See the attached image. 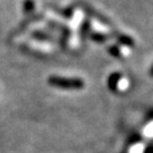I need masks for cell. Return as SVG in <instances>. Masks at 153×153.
I'll list each match as a JSON object with an SVG mask.
<instances>
[{
	"instance_id": "277c9868",
	"label": "cell",
	"mask_w": 153,
	"mask_h": 153,
	"mask_svg": "<svg viewBox=\"0 0 153 153\" xmlns=\"http://www.w3.org/2000/svg\"><path fill=\"white\" fill-rule=\"evenodd\" d=\"M120 74L119 73H112L108 78V86L111 91H116L117 90V84L120 79Z\"/></svg>"
},
{
	"instance_id": "52a82bcc",
	"label": "cell",
	"mask_w": 153,
	"mask_h": 153,
	"mask_svg": "<svg viewBox=\"0 0 153 153\" xmlns=\"http://www.w3.org/2000/svg\"><path fill=\"white\" fill-rule=\"evenodd\" d=\"M90 30H91V23H90V21L85 19L82 24V27H81V36H82L83 40L86 38V35L88 34Z\"/></svg>"
},
{
	"instance_id": "6da1fadb",
	"label": "cell",
	"mask_w": 153,
	"mask_h": 153,
	"mask_svg": "<svg viewBox=\"0 0 153 153\" xmlns=\"http://www.w3.org/2000/svg\"><path fill=\"white\" fill-rule=\"evenodd\" d=\"M50 86L62 90H81L84 88V81L81 78H67L60 76H50L48 78Z\"/></svg>"
},
{
	"instance_id": "3957f363",
	"label": "cell",
	"mask_w": 153,
	"mask_h": 153,
	"mask_svg": "<svg viewBox=\"0 0 153 153\" xmlns=\"http://www.w3.org/2000/svg\"><path fill=\"white\" fill-rule=\"evenodd\" d=\"M33 39L38 40V41H48V42H55V39L52 35H50L49 33L44 32V31H34L32 32Z\"/></svg>"
},
{
	"instance_id": "8992f818",
	"label": "cell",
	"mask_w": 153,
	"mask_h": 153,
	"mask_svg": "<svg viewBox=\"0 0 153 153\" xmlns=\"http://www.w3.org/2000/svg\"><path fill=\"white\" fill-rule=\"evenodd\" d=\"M49 26H52L53 28H56L57 31H60L64 35L66 36H69L71 35V31H69V28H67L66 26L64 25H61V24H57V23H53V22H49Z\"/></svg>"
},
{
	"instance_id": "7a4b0ae2",
	"label": "cell",
	"mask_w": 153,
	"mask_h": 153,
	"mask_svg": "<svg viewBox=\"0 0 153 153\" xmlns=\"http://www.w3.org/2000/svg\"><path fill=\"white\" fill-rule=\"evenodd\" d=\"M78 5H79V7L82 8L83 10L88 14V16H91V17H93V18H95V19H98L99 22L103 23V24H105V25H111V23L109 22V19H108V18H105L104 16H102L100 13H98L95 9H93L92 7H91L90 5H88L86 2H84V1H79V2H78Z\"/></svg>"
},
{
	"instance_id": "30bf717a",
	"label": "cell",
	"mask_w": 153,
	"mask_h": 153,
	"mask_svg": "<svg viewBox=\"0 0 153 153\" xmlns=\"http://www.w3.org/2000/svg\"><path fill=\"white\" fill-rule=\"evenodd\" d=\"M108 52L116 58H120V50L117 45H109L108 47Z\"/></svg>"
},
{
	"instance_id": "ba28073f",
	"label": "cell",
	"mask_w": 153,
	"mask_h": 153,
	"mask_svg": "<svg viewBox=\"0 0 153 153\" xmlns=\"http://www.w3.org/2000/svg\"><path fill=\"white\" fill-rule=\"evenodd\" d=\"M117 41L123 45H127V47H131L134 42L129 36H126V35H117Z\"/></svg>"
},
{
	"instance_id": "7c38bea8",
	"label": "cell",
	"mask_w": 153,
	"mask_h": 153,
	"mask_svg": "<svg viewBox=\"0 0 153 153\" xmlns=\"http://www.w3.org/2000/svg\"><path fill=\"white\" fill-rule=\"evenodd\" d=\"M151 75L153 76V67H152V69H151Z\"/></svg>"
},
{
	"instance_id": "8fae6325",
	"label": "cell",
	"mask_w": 153,
	"mask_h": 153,
	"mask_svg": "<svg viewBox=\"0 0 153 153\" xmlns=\"http://www.w3.org/2000/svg\"><path fill=\"white\" fill-rule=\"evenodd\" d=\"M57 13L66 18H71L74 14V10H73V8H66V9H57Z\"/></svg>"
},
{
	"instance_id": "9c48e42d",
	"label": "cell",
	"mask_w": 153,
	"mask_h": 153,
	"mask_svg": "<svg viewBox=\"0 0 153 153\" xmlns=\"http://www.w3.org/2000/svg\"><path fill=\"white\" fill-rule=\"evenodd\" d=\"M35 5H34V1L33 0H25L24 1V5H23V10L25 11L26 14H31L34 11Z\"/></svg>"
},
{
	"instance_id": "5b68a950",
	"label": "cell",
	"mask_w": 153,
	"mask_h": 153,
	"mask_svg": "<svg viewBox=\"0 0 153 153\" xmlns=\"http://www.w3.org/2000/svg\"><path fill=\"white\" fill-rule=\"evenodd\" d=\"M109 35H107V34H103V33H99V32H95V33H91L90 34V39L94 41V42H97V43H104L107 40H109Z\"/></svg>"
}]
</instances>
